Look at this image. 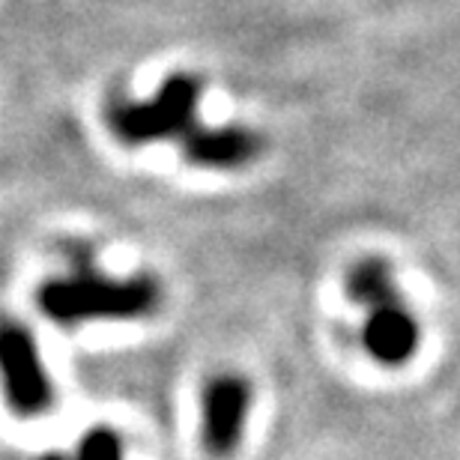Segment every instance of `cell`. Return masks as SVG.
Instances as JSON below:
<instances>
[{
	"instance_id": "obj_1",
	"label": "cell",
	"mask_w": 460,
	"mask_h": 460,
	"mask_svg": "<svg viewBox=\"0 0 460 460\" xmlns=\"http://www.w3.org/2000/svg\"><path fill=\"white\" fill-rule=\"evenodd\" d=\"M42 314L60 326H81L96 320H144L153 317L164 302L162 281L150 272L114 279L96 270L84 248L72 254L66 275L49 279L40 288Z\"/></svg>"
},
{
	"instance_id": "obj_2",
	"label": "cell",
	"mask_w": 460,
	"mask_h": 460,
	"mask_svg": "<svg viewBox=\"0 0 460 460\" xmlns=\"http://www.w3.org/2000/svg\"><path fill=\"white\" fill-rule=\"evenodd\" d=\"M347 296L367 311L362 326L365 353L383 367H403L421 347V326L383 257H365L347 275Z\"/></svg>"
},
{
	"instance_id": "obj_3",
	"label": "cell",
	"mask_w": 460,
	"mask_h": 460,
	"mask_svg": "<svg viewBox=\"0 0 460 460\" xmlns=\"http://www.w3.org/2000/svg\"><path fill=\"white\" fill-rule=\"evenodd\" d=\"M200 81L195 75H171L146 99H114L108 105L105 119L114 137L126 146H144L186 137L195 128Z\"/></svg>"
},
{
	"instance_id": "obj_4",
	"label": "cell",
	"mask_w": 460,
	"mask_h": 460,
	"mask_svg": "<svg viewBox=\"0 0 460 460\" xmlns=\"http://www.w3.org/2000/svg\"><path fill=\"white\" fill-rule=\"evenodd\" d=\"M0 383L18 416L36 419L54 407V383L36 338L18 320H0Z\"/></svg>"
},
{
	"instance_id": "obj_5",
	"label": "cell",
	"mask_w": 460,
	"mask_h": 460,
	"mask_svg": "<svg viewBox=\"0 0 460 460\" xmlns=\"http://www.w3.org/2000/svg\"><path fill=\"white\" fill-rule=\"evenodd\" d=\"M254 403V385L248 376L236 371H225L209 376L204 385V448L213 457H230L239 448L248 428Z\"/></svg>"
},
{
	"instance_id": "obj_6",
	"label": "cell",
	"mask_w": 460,
	"mask_h": 460,
	"mask_svg": "<svg viewBox=\"0 0 460 460\" xmlns=\"http://www.w3.org/2000/svg\"><path fill=\"white\" fill-rule=\"evenodd\" d=\"M263 153V137L248 126H204L198 123L182 137V155L189 164L207 171H239Z\"/></svg>"
},
{
	"instance_id": "obj_7",
	"label": "cell",
	"mask_w": 460,
	"mask_h": 460,
	"mask_svg": "<svg viewBox=\"0 0 460 460\" xmlns=\"http://www.w3.org/2000/svg\"><path fill=\"white\" fill-rule=\"evenodd\" d=\"M75 460H126L123 439L111 428H93L81 439L78 452L72 455Z\"/></svg>"
},
{
	"instance_id": "obj_8",
	"label": "cell",
	"mask_w": 460,
	"mask_h": 460,
	"mask_svg": "<svg viewBox=\"0 0 460 460\" xmlns=\"http://www.w3.org/2000/svg\"><path fill=\"white\" fill-rule=\"evenodd\" d=\"M40 460H75L72 455H60V452H54V455H42Z\"/></svg>"
}]
</instances>
